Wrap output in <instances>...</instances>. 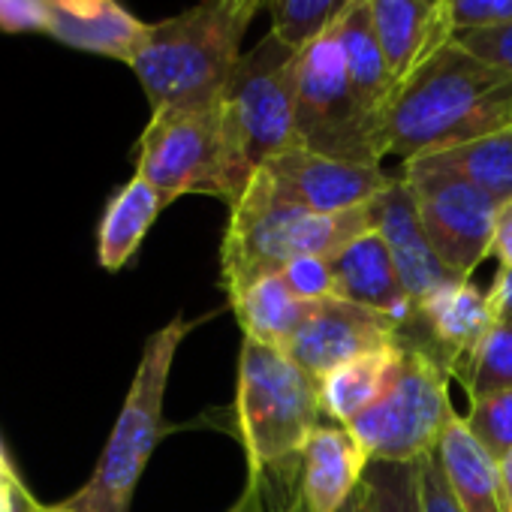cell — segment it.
<instances>
[{
  "mask_svg": "<svg viewBox=\"0 0 512 512\" xmlns=\"http://www.w3.org/2000/svg\"><path fill=\"white\" fill-rule=\"evenodd\" d=\"M440 470L461 512H503L500 500V464L470 434L464 416H452L434 449Z\"/></svg>",
  "mask_w": 512,
  "mask_h": 512,
  "instance_id": "d6986e66",
  "label": "cell"
},
{
  "mask_svg": "<svg viewBox=\"0 0 512 512\" xmlns=\"http://www.w3.org/2000/svg\"><path fill=\"white\" fill-rule=\"evenodd\" d=\"M260 175L269 181L278 199L314 214H341L368 205L395 178L380 166L335 160L302 145L272 157L260 169Z\"/></svg>",
  "mask_w": 512,
  "mask_h": 512,
  "instance_id": "8fae6325",
  "label": "cell"
},
{
  "mask_svg": "<svg viewBox=\"0 0 512 512\" xmlns=\"http://www.w3.org/2000/svg\"><path fill=\"white\" fill-rule=\"evenodd\" d=\"M398 332L401 323L389 314L344 299H323L284 353L320 383L338 365L362 353L398 344Z\"/></svg>",
  "mask_w": 512,
  "mask_h": 512,
  "instance_id": "4fadbf2b",
  "label": "cell"
},
{
  "mask_svg": "<svg viewBox=\"0 0 512 512\" xmlns=\"http://www.w3.org/2000/svg\"><path fill=\"white\" fill-rule=\"evenodd\" d=\"M229 4H232L241 16H247V19L253 22L256 13H260L263 7H269V0H229Z\"/></svg>",
  "mask_w": 512,
  "mask_h": 512,
  "instance_id": "74e56055",
  "label": "cell"
},
{
  "mask_svg": "<svg viewBox=\"0 0 512 512\" xmlns=\"http://www.w3.org/2000/svg\"><path fill=\"white\" fill-rule=\"evenodd\" d=\"M229 512H269L266 497H263V485L250 476L247 485H244V491H241V497L235 500V506Z\"/></svg>",
  "mask_w": 512,
  "mask_h": 512,
  "instance_id": "e575fe53",
  "label": "cell"
},
{
  "mask_svg": "<svg viewBox=\"0 0 512 512\" xmlns=\"http://www.w3.org/2000/svg\"><path fill=\"white\" fill-rule=\"evenodd\" d=\"M506 127H512V76L446 43L398 85L386 118V154L413 160Z\"/></svg>",
  "mask_w": 512,
  "mask_h": 512,
  "instance_id": "6da1fadb",
  "label": "cell"
},
{
  "mask_svg": "<svg viewBox=\"0 0 512 512\" xmlns=\"http://www.w3.org/2000/svg\"><path fill=\"white\" fill-rule=\"evenodd\" d=\"M296 139L308 151L347 163L380 166L386 157L383 139L347 76L338 25L299 52Z\"/></svg>",
  "mask_w": 512,
  "mask_h": 512,
  "instance_id": "ba28073f",
  "label": "cell"
},
{
  "mask_svg": "<svg viewBox=\"0 0 512 512\" xmlns=\"http://www.w3.org/2000/svg\"><path fill=\"white\" fill-rule=\"evenodd\" d=\"M356 0H269L272 34L293 49H305L332 31Z\"/></svg>",
  "mask_w": 512,
  "mask_h": 512,
  "instance_id": "484cf974",
  "label": "cell"
},
{
  "mask_svg": "<svg viewBox=\"0 0 512 512\" xmlns=\"http://www.w3.org/2000/svg\"><path fill=\"white\" fill-rule=\"evenodd\" d=\"M458 49L470 52L473 58L491 64L494 70L512 76V22L503 25H485V28H458L452 31V40Z\"/></svg>",
  "mask_w": 512,
  "mask_h": 512,
  "instance_id": "83f0119b",
  "label": "cell"
},
{
  "mask_svg": "<svg viewBox=\"0 0 512 512\" xmlns=\"http://www.w3.org/2000/svg\"><path fill=\"white\" fill-rule=\"evenodd\" d=\"M136 175H142L166 202L202 193L232 205L250 184L226 139L220 103L154 112L136 145Z\"/></svg>",
  "mask_w": 512,
  "mask_h": 512,
  "instance_id": "52a82bcc",
  "label": "cell"
},
{
  "mask_svg": "<svg viewBox=\"0 0 512 512\" xmlns=\"http://www.w3.org/2000/svg\"><path fill=\"white\" fill-rule=\"evenodd\" d=\"M491 253L500 260V266L512 269V199L497 208L494 220V238H491Z\"/></svg>",
  "mask_w": 512,
  "mask_h": 512,
  "instance_id": "836d02e7",
  "label": "cell"
},
{
  "mask_svg": "<svg viewBox=\"0 0 512 512\" xmlns=\"http://www.w3.org/2000/svg\"><path fill=\"white\" fill-rule=\"evenodd\" d=\"M470 401L512 389V323H494L476 350L455 371Z\"/></svg>",
  "mask_w": 512,
  "mask_h": 512,
  "instance_id": "cb8c5ba5",
  "label": "cell"
},
{
  "mask_svg": "<svg viewBox=\"0 0 512 512\" xmlns=\"http://www.w3.org/2000/svg\"><path fill=\"white\" fill-rule=\"evenodd\" d=\"M422 497H425V512H461L434 452L422 458Z\"/></svg>",
  "mask_w": 512,
  "mask_h": 512,
  "instance_id": "1f68e13d",
  "label": "cell"
},
{
  "mask_svg": "<svg viewBox=\"0 0 512 512\" xmlns=\"http://www.w3.org/2000/svg\"><path fill=\"white\" fill-rule=\"evenodd\" d=\"M193 329V320L172 317L145 341L136 377L91 479L73 497L64 500L70 512H130L136 485L157 443L169 434V425L163 419V398L175 353Z\"/></svg>",
  "mask_w": 512,
  "mask_h": 512,
  "instance_id": "5b68a950",
  "label": "cell"
},
{
  "mask_svg": "<svg viewBox=\"0 0 512 512\" xmlns=\"http://www.w3.org/2000/svg\"><path fill=\"white\" fill-rule=\"evenodd\" d=\"M371 211H374V229L383 235V241L392 253V263H395L401 284L413 305L422 302L425 296H431L434 290L458 281L434 253V247L422 229L416 199L401 175H395L392 184L371 199Z\"/></svg>",
  "mask_w": 512,
  "mask_h": 512,
  "instance_id": "5bb4252c",
  "label": "cell"
},
{
  "mask_svg": "<svg viewBox=\"0 0 512 512\" xmlns=\"http://www.w3.org/2000/svg\"><path fill=\"white\" fill-rule=\"evenodd\" d=\"M368 229H374L371 202L341 214H314L278 199L269 181L256 172L247 190L229 205V226L220 244V281L229 305L256 281L281 275L302 256L332 260Z\"/></svg>",
  "mask_w": 512,
  "mask_h": 512,
  "instance_id": "7a4b0ae2",
  "label": "cell"
},
{
  "mask_svg": "<svg viewBox=\"0 0 512 512\" xmlns=\"http://www.w3.org/2000/svg\"><path fill=\"white\" fill-rule=\"evenodd\" d=\"M464 422L470 434L500 461L512 449V389L470 401Z\"/></svg>",
  "mask_w": 512,
  "mask_h": 512,
  "instance_id": "4316f807",
  "label": "cell"
},
{
  "mask_svg": "<svg viewBox=\"0 0 512 512\" xmlns=\"http://www.w3.org/2000/svg\"><path fill=\"white\" fill-rule=\"evenodd\" d=\"M452 28H485L512 22V0H446Z\"/></svg>",
  "mask_w": 512,
  "mask_h": 512,
  "instance_id": "f546056e",
  "label": "cell"
},
{
  "mask_svg": "<svg viewBox=\"0 0 512 512\" xmlns=\"http://www.w3.org/2000/svg\"><path fill=\"white\" fill-rule=\"evenodd\" d=\"M0 31L25 34L49 31V4L46 0H0Z\"/></svg>",
  "mask_w": 512,
  "mask_h": 512,
  "instance_id": "4dcf8cb0",
  "label": "cell"
},
{
  "mask_svg": "<svg viewBox=\"0 0 512 512\" xmlns=\"http://www.w3.org/2000/svg\"><path fill=\"white\" fill-rule=\"evenodd\" d=\"M281 275L290 284V290L305 302L335 299V272L329 256H302V260L290 263Z\"/></svg>",
  "mask_w": 512,
  "mask_h": 512,
  "instance_id": "f1b7e54d",
  "label": "cell"
},
{
  "mask_svg": "<svg viewBox=\"0 0 512 512\" xmlns=\"http://www.w3.org/2000/svg\"><path fill=\"white\" fill-rule=\"evenodd\" d=\"M338 43H341V55L347 64V76L359 94V103L365 106V112L386 148V118H389V106L398 91V79L386 61L380 40H377L371 10L365 0H356V4L347 10V16L338 22Z\"/></svg>",
  "mask_w": 512,
  "mask_h": 512,
  "instance_id": "ac0fdd59",
  "label": "cell"
},
{
  "mask_svg": "<svg viewBox=\"0 0 512 512\" xmlns=\"http://www.w3.org/2000/svg\"><path fill=\"white\" fill-rule=\"evenodd\" d=\"M488 305L494 314V323H512V269L500 266L494 275V284L488 287Z\"/></svg>",
  "mask_w": 512,
  "mask_h": 512,
  "instance_id": "d6a6232c",
  "label": "cell"
},
{
  "mask_svg": "<svg viewBox=\"0 0 512 512\" xmlns=\"http://www.w3.org/2000/svg\"><path fill=\"white\" fill-rule=\"evenodd\" d=\"M332 272H335V299L389 314L401 326L410 317L413 302L377 229L362 232L341 253H335Z\"/></svg>",
  "mask_w": 512,
  "mask_h": 512,
  "instance_id": "e0dca14e",
  "label": "cell"
},
{
  "mask_svg": "<svg viewBox=\"0 0 512 512\" xmlns=\"http://www.w3.org/2000/svg\"><path fill=\"white\" fill-rule=\"evenodd\" d=\"M413 160L458 172L461 178L485 190L500 205L512 199V127L473 139L467 145L437 151V154H422Z\"/></svg>",
  "mask_w": 512,
  "mask_h": 512,
  "instance_id": "603a6c76",
  "label": "cell"
},
{
  "mask_svg": "<svg viewBox=\"0 0 512 512\" xmlns=\"http://www.w3.org/2000/svg\"><path fill=\"white\" fill-rule=\"evenodd\" d=\"M317 302L299 299L284 275H272L256 281L250 290H244L235 302L232 311L238 317V326L244 338H253L260 344L287 350L290 341L302 332V326L311 320Z\"/></svg>",
  "mask_w": 512,
  "mask_h": 512,
  "instance_id": "7402d4cb",
  "label": "cell"
},
{
  "mask_svg": "<svg viewBox=\"0 0 512 512\" xmlns=\"http://www.w3.org/2000/svg\"><path fill=\"white\" fill-rule=\"evenodd\" d=\"M250 19L229 0H199L196 7L154 22L130 61L154 112L217 106L238 61Z\"/></svg>",
  "mask_w": 512,
  "mask_h": 512,
  "instance_id": "3957f363",
  "label": "cell"
},
{
  "mask_svg": "<svg viewBox=\"0 0 512 512\" xmlns=\"http://www.w3.org/2000/svg\"><path fill=\"white\" fill-rule=\"evenodd\" d=\"M338 512H365V488H362V482H359V488L347 497V503Z\"/></svg>",
  "mask_w": 512,
  "mask_h": 512,
  "instance_id": "f35d334b",
  "label": "cell"
},
{
  "mask_svg": "<svg viewBox=\"0 0 512 512\" xmlns=\"http://www.w3.org/2000/svg\"><path fill=\"white\" fill-rule=\"evenodd\" d=\"M365 512H425L422 461H368Z\"/></svg>",
  "mask_w": 512,
  "mask_h": 512,
  "instance_id": "d4e9b609",
  "label": "cell"
},
{
  "mask_svg": "<svg viewBox=\"0 0 512 512\" xmlns=\"http://www.w3.org/2000/svg\"><path fill=\"white\" fill-rule=\"evenodd\" d=\"M497 464H500V500H503V512H512V449Z\"/></svg>",
  "mask_w": 512,
  "mask_h": 512,
  "instance_id": "d590c367",
  "label": "cell"
},
{
  "mask_svg": "<svg viewBox=\"0 0 512 512\" xmlns=\"http://www.w3.org/2000/svg\"><path fill=\"white\" fill-rule=\"evenodd\" d=\"M401 362H404V347L389 344L329 371L317 383L323 416L332 419L335 425H350L356 416H362L392 389V383L401 374Z\"/></svg>",
  "mask_w": 512,
  "mask_h": 512,
  "instance_id": "ffe728a7",
  "label": "cell"
},
{
  "mask_svg": "<svg viewBox=\"0 0 512 512\" xmlns=\"http://www.w3.org/2000/svg\"><path fill=\"white\" fill-rule=\"evenodd\" d=\"M299 49L272 31L247 49L220 97L226 139L241 175L250 181L272 157L299 145L296 139Z\"/></svg>",
  "mask_w": 512,
  "mask_h": 512,
  "instance_id": "8992f818",
  "label": "cell"
},
{
  "mask_svg": "<svg viewBox=\"0 0 512 512\" xmlns=\"http://www.w3.org/2000/svg\"><path fill=\"white\" fill-rule=\"evenodd\" d=\"M449 371L425 353L404 347L401 374L392 389L344 425L368 461H422L428 458L449 419Z\"/></svg>",
  "mask_w": 512,
  "mask_h": 512,
  "instance_id": "9c48e42d",
  "label": "cell"
},
{
  "mask_svg": "<svg viewBox=\"0 0 512 512\" xmlns=\"http://www.w3.org/2000/svg\"><path fill=\"white\" fill-rule=\"evenodd\" d=\"M491 326L494 314L488 293L470 281H452L413 305L398 332V344L425 353L431 362L446 368L449 377H455Z\"/></svg>",
  "mask_w": 512,
  "mask_h": 512,
  "instance_id": "7c38bea8",
  "label": "cell"
},
{
  "mask_svg": "<svg viewBox=\"0 0 512 512\" xmlns=\"http://www.w3.org/2000/svg\"><path fill=\"white\" fill-rule=\"evenodd\" d=\"M19 512H70L64 503H55V506H49V503H40L31 491H25L22 494V503H19Z\"/></svg>",
  "mask_w": 512,
  "mask_h": 512,
  "instance_id": "8d00e7d4",
  "label": "cell"
},
{
  "mask_svg": "<svg viewBox=\"0 0 512 512\" xmlns=\"http://www.w3.org/2000/svg\"><path fill=\"white\" fill-rule=\"evenodd\" d=\"M49 4V37L58 43L115 58L130 67L148 25L139 22L118 0H46Z\"/></svg>",
  "mask_w": 512,
  "mask_h": 512,
  "instance_id": "2e32d148",
  "label": "cell"
},
{
  "mask_svg": "<svg viewBox=\"0 0 512 512\" xmlns=\"http://www.w3.org/2000/svg\"><path fill=\"white\" fill-rule=\"evenodd\" d=\"M232 419L250 476H272L293 467L323 425L320 386L284 350L244 338Z\"/></svg>",
  "mask_w": 512,
  "mask_h": 512,
  "instance_id": "277c9868",
  "label": "cell"
},
{
  "mask_svg": "<svg viewBox=\"0 0 512 512\" xmlns=\"http://www.w3.org/2000/svg\"><path fill=\"white\" fill-rule=\"evenodd\" d=\"M398 85L452 40L446 0H365Z\"/></svg>",
  "mask_w": 512,
  "mask_h": 512,
  "instance_id": "9a60e30c",
  "label": "cell"
},
{
  "mask_svg": "<svg viewBox=\"0 0 512 512\" xmlns=\"http://www.w3.org/2000/svg\"><path fill=\"white\" fill-rule=\"evenodd\" d=\"M401 178L416 199V211L434 253L458 281H470L476 266L491 253L500 202L458 172L419 160H407L401 166Z\"/></svg>",
  "mask_w": 512,
  "mask_h": 512,
  "instance_id": "30bf717a",
  "label": "cell"
},
{
  "mask_svg": "<svg viewBox=\"0 0 512 512\" xmlns=\"http://www.w3.org/2000/svg\"><path fill=\"white\" fill-rule=\"evenodd\" d=\"M166 205L169 202L142 175H133L106 202L97 226V260L106 272H121L133 260Z\"/></svg>",
  "mask_w": 512,
  "mask_h": 512,
  "instance_id": "44dd1931",
  "label": "cell"
}]
</instances>
